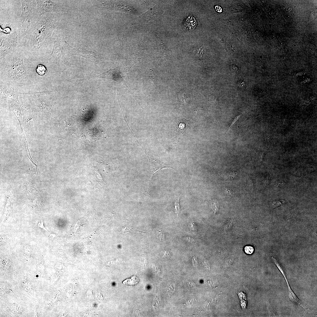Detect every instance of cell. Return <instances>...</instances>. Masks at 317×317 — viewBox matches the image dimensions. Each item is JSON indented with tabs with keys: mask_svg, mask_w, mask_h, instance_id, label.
<instances>
[{
	"mask_svg": "<svg viewBox=\"0 0 317 317\" xmlns=\"http://www.w3.org/2000/svg\"><path fill=\"white\" fill-rule=\"evenodd\" d=\"M0 97L21 103L19 97L23 93L19 89L0 82Z\"/></svg>",
	"mask_w": 317,
	"mask_h": 317,
	"instance_id": "obj_11",
	"label": "cell"
},
{
	"mask_svg": "<svg viewBox=\"0 0 317 317\" xmlns=\"http://www.w3.org/2000/svg\"><path fill=\"white\" fill-rule=\"evenodd\" d=\"M237 86L239 89H243L245 88V82L242 80H240L237 82Z\"/></svg>",
	"mask_w": 317,
	"mask_h": 317,
	"instance_id": "obj_26",
	"label": "cell"
},
{
	"mask_svg": "<svg viewBox=\"0 0 317 317\" xmlns=\"http://www.w3.org/2000/svg\"><path fill=\"white\" fill-rule=\"evenodd\" d=\"M24 58L22 48L0 58V81L27 93L31 92L35 84L28 77Z\"/></svg>",
	"mask_w": 317,
	"mask_h": 317,
	"instance_id": "obj_2",
	"label": "cell"
},
{
	"mask_svg": "<svg viewBox=\"0 0 317 317\" xmlns=\"http://www.w3.org/2000/svg\"><path fill=\"white\" fill-rule=\"evenodd\" d=\"M208 100L210 102L214 104L217 103V97L213 95H210L209 96Z\"/></svg>",
	"mask_w": 317,
	"mask_h": 317,
	"instance_id": "obj_22",
	"label": "cell"
},
{
	"mask_svg": "<svg viewBox=\"0 0 317 317\" xmlns=\"http://www.w3.org/2000/svg\"><path fill=\"white\" fill-rule=\"evenodd\" d=\"M285 201L284 200H277L274 201L272 203V206L273 209L281 206L285 203Z\"/></svg>",
	"mask_w": 317,
	"mask_h": 317,
	"instance_id": "obj_21",
	"label": "cell"
},
{
	"mask_svg": "<svg viewBox=\"0 0 317 317\" xmlns=\"http://www.w3.org/2000/svg\"><path fill=\"white\" fill-rule=\"evenodd\" d=\"M271 258L274 263L275 264V265L279 269V270L281 272V273L284 276L285 278L288 286L289 296L290 300L291 301L295 302L296 303H297L299 305L302 306L303 308H304L305 309H306L304 307H303V306L301 304V301H300L297 298V297L295 295V294L294 293L293 291L291 289L290 287L289 286V284L288 283L286 276H285V275L282 268L280 267L278 261H277L276 259L274 258L273 257H272Z\"/></svg>",
	"mask_w": 317,
	"mask_h": 317,
	"instance_id": "obj_15",
	"label": "cell"
},
{
	"mask_svg": "<svg viewBox=\"0 0 317 317\" xmlns=\"http://www.w3.org/2000/svg\"><path fill=\"white\" fill-rule=\"evenodd\" d=\"M37 225L39 228L42 229L45 231H47L44 226V223L43 221H39Z\"/></svg>",
	"mask_w": 317,
	"mask_h": 317,
	"instance_id": "obj_31",
	"label": "cell"
},
{
	"mask_svg": "<svg viewBox=\"0 0 317 317\" xmlns=\"http://www.w3.org/2000/svg\"><path fill=\"white\" fill-rule=\"evenodd\" d=\"M175 212L176 213H178L180 210V208L179 206V199H177L176 200L175 204Z\"/></svg>",
	"mask_w": 317,
	"mask_h": 317,
	"instance_id": "obj_28",
	"label": "cell"
},
{
	"mask_svg": "<svg viewBox=\"0 0 317 317\" xmlns=\"http://www.w3.org/2000/svg\"><path fill=\"white\" fill-rule=\"evenodd\" d=\"M240 116H241V115H237V116H236L235 117V118H234V119L232 121L230 125V126H229V127L227 128V130L226 131V132H227V131H228L231 129V128L232 127L233 124L240 117Z\"/></svg>",
	"mask_w": 317,
	"mask_h": 317,
	"instance_id": "obj_27",
	"label": "cell"
},
{
	"mask_svg": "<svg viewBox=\"0 0 317 317\" xmlns=\"http://www.w3.org/2000/svg\"><path fill=\"white\" fill-rule=\"evenodd\" d=\"M52 92L47 90L25 93L30 103L41 119L47 121L50 126L53 125L56 121V106Z\"/></svg>",
	"mask_w": 317,
	"mask_h": 317,
	"instance_id": "obj_3",
	"label": "cell"
},
{
	"mask_svg": "<svg viewBox=\"0 0 317 317\" xmlns=\"http://www.w3.org/2000/svg\"><path fill=\"white\" fill-rule=\"evenodd\" d=\"M51 38L53 42V48L46 60L47 63L57 64L63 68L69 67L70 64L65 57L61 48L57 28L53 31Z\"/></svg>",
	"mask_w": 317,
	"mask_h": 317,
	"instance_id": "obj_8",
	"label": "cell"
},
{
	"mask_svg": "<svg viewBox=\"0 0 317 317\" xmlns=\"http://www.w3.org/2000/svg\"><path fill=\"white\" fill-rule=\"evenodd\" d=\"M184 118H178L173 124L171 136V140L173 144L179 142L182 135L190 125L195 123Z\"/></svg>",
	"mask_w": 317,
	"mask_h": 317,
	"instance_id": "obj_9",
	"label": "cell"
},
{
	"mask_svg": "<svg viewBox=\"0 0 317 317\" xmlns=\"http://www.w3.org/2000/svg\"><path fill=\"white\" fill-rule=\"evenodd\" d=\"M40 15L47 13L68 12V9L62 4L49 0H36Z\"/></svg>",
	"mask_w": 317,
	"mask_h": 317,
	"instance_id": "obj_10",
	"label": "cell"
},
{
	"mask_svg": "<svg viewBox=\"0 0 317 317\" xmlns=\"http://www.w3.org/2000/svg\"><path fill=\"white\" fill-rule=\"evenodd\" d=\"M253 247L250 246H247L245 248V251L246 253L248 254H251L254 251Z\"/></svg>",
	"mask_w": 317,
	"mask_h": 317,
	"instance_id": "obj_24",
	"label": "cell"
},
{
	"mask_svg": "<svg viewBox=\"0 0 317 317\" xmlns=\"http://www.w3.org/2000/svg\"><path fill=\"white\" fill-rule=\"evenodd\" d=\"M182 237L183 239L186 240L192 243H195L198 241L197 240L195 239V238L193 237L188 236H183Z\"/></svg>",
	"mask_w": 317,
	"mask_h": 317,
	"instance_id": "obj_23",
	"label": "cell"
},
{
	"mask_svg": "<svg viewBox=\"0 0 317 317\" xmlns=\"http://www.w3.org/2000/svg\"><path fill=\"white\" fill-rule=\"evenodd\" d=\"M156 238L160 241L163 240L164 239V234L160 231L156 233Z\"/></svg>",
	"mask_w": 317,
	"mask_h": 317,
	"instance_id": "obj_25",
	"label": "cell"
},
{
	"mask_svg": "<svg viewBox=\"0 0 317 317\" xmlns=\"http://www.w3.org/2000/svg\"><path fill=\"white\" fill-rule=\"evenodd\" d=\"M106 78L114 80L118 83L124 82L121 75V72L119 69L113 68L100 75H90L87 77L82 80L94 78Z\"/></svg>",
	"mask_w": 317,
	"mask_h": 317,
	"instance_id": "obj_12",
	"label": "cell"
},
{
	"mask_svg": "<svg viewBox=\"0 0 317 317\" xmlns=\"http://www.w3.org/2000/svg\"><path fill=\"white\" fill-rule=\"evenodd\" d=\"M11 110L14 113L18 119L21 129L22 128V114L21 104L17 102L9 100Z\"/></svg>",
	"mask_w": 317,
	"mask_h": 317,
	"instance_id": "obj_16",
	"label": "cell"
},
{
	"mask_svg": "<svg viewBox=\"0 0 317 317\" xmlns=\"http://www.w3.org/2000/svg\"><path fill=\"white\" fill-rule=\"evenodd\" d=\"M225 191L229 195H233V193L232 192V190L230 189H228L227 188H225Z\"/></svg>",
	"mask_w": 317,
	"mask_h": 317,
	"instance_id": "obj_32",
	"label": "cell"
},
{
	"mask_svg": "<svg viewBox=\"0 0 317 317\" xmlns=\"http://www.w3.org/2000/svg\"><path fill=\"white\" fill-rule=\"evenodd\" d=\"M20 1V28L27 34L35 26L41 16L36 0H22Z\"/></svg>",
	"mask_w": 317,
	"mask_h": 317,
	"instance_id": "obj_6",
	"label": "cell"
},
{
	"mask_svg": "<svg viewBox=\"0 0 317 317\" xmlns=\"http://www.w3.org/2000/svg\"><path fill=\"white\" fill-rule=\"evenodd\" d=\"M159 11L156 9H152L136 18L138 23L147 22L151 20H155L159 16Z\"/></svg>",
	"mask_w": 317,
	"mask_h": 317,
	"instance_id": "obj_14",
	"label": "cell"
},
{
	"mask_svg": "<svg viewBox=\"0 0 317 317\" xmlns=\"http://www.w3.org/2000/svg\"><path fill=\"white\" fill-rule=\"evenodd\" d=\"M53 13L42 15L35 26L26 34L22 48L25 58L29 62L46 60L50 54L49 42L53 31L57 28Z\"/></svg>",
	"mask_w": 317,
	"mask_h": 317,
	"instance_id": "obj_1",
	"label": "cell"
},
{
	"mask_svg": "<svg viewBox=\"0 0 317 317\" xmlns=\"http://www.w3.org/2000/svg\"><path fill=\"white\" fill-rule=\"evenodd\" d=\"M59 40L60 46L62 47L64 51L70 56L73 55L81 56L89 61L95 64L100 62L104 59L103 55L96 51L80 50L73 48L66 41L63 35L60 36Z\"/></svg>",
	"mask_w": 317,
	"mask_h": 317,
	"instance_id": "obj_7",
	"label": "cell"
},
{
	"mask_svg": "<svg viewBox=\"0 0 317 317\" xmlns=\"http://www.w3.org/2000/svg\"><path fill=\"white\" fill-rule=\"evenodd\" d=\"M148 156L149 161V169L150 178L157 171L163 168H173L168 165L158 160L153 156L145 152Z\"/></svg>",
	"mask_w": 317,
	"mask_h": 317,
	"instance_id": "obj_13",
	"label": "cell"
},
{
	"mask_svg": "<svg viewBox=\"0 0 317 317\" xmlns=\"http://www.w3.org/2000/svg\"><path fill=\"white\" fill-rule=\"evenodd\" d=\"M26 33L20 28L12 33H0V58L22 48L24 45Z\"/></svg>",
	"mask_w": 317,
	"mask_h": 317,
	"instance_id": "obj_5",
	"label": "cell"
},
{
	"mask_svg": "<svg viewBox=\"0 0 317 317\" xmlns=\"http://www.w3.org/2000/svg\"><path fill=\"white\" fill-rule=\"evenodd\" d=\"M19 100L22 110V131H24L28 141L30 142L40 126L41 119L30 103L24 93L21 95Z\"/></svg>",
	"mask_w": 317,
	"mask_h": 317,
	"instance_id": "obj_4",
	"label": "cell"
},
{
	"mask_svg": "<svg viewBox=\"0 0 317 317\" xmlns=\"http://www.w3.org/2000/svg\"><path fill=\"white\" fill-rule=\"evenodd\" d=\"M215 8L216 11L218 12L221 13L222 11V9L220 6H216Z\"/></svg>",
	"mask_w": 317,
	"mask_h": 317,
	"instance_id": "obj_33",
	"label": "cell"
},
{
	"mask_svg": "<svg viewBox=\"0 0 317 317\" xmlns=\"http://www.w3.org/2000/svg\"><path fill=\"white\" fill-rule=\"evenodd\" d=\"M138 278L134 276L131 277V279H127L123 282V283L126 285H134L138 282Z\"/></svg>",
	"mask_w": 317,
	"mask_h": 317,
	"instance_id": "obj_18",
	"label": "cell"
},
{
	"mask_svg": "<svg viewBox=\"0 0 317 317\" xmlns=\"http://www.w3.org/2000/svg\"><path fill=\"white\" fill-rule=\"evenodd\" d=\"M230 68L231 71L233 72H237L239 70V68L236 65L232 64L230 66Z\"/></svg>",
	"mask_w": 317,
	"mask_h": 317,
	"instance_id": "obj_29",
	"label": "cell"
},
{
	"mask_svg": "<svg viewBox=\"0 0 317 317\" xmlns=\"http://www.w3.org/2000/svg\"><path fill=\"white\" fill-rule=\"evenodd\" d=\"M188 227L191 230H195L196 228L195 223L193 221H191L188 225Z\"/></svg>",
	"mask_w": 317,
	"mask_h": 317,
	"instance_id": "obj_30",
	"label": "cell"
},
{
	"mask_svg": "<svg viewBox=\"0 0 317 317\" xmlns=\"http://www.w3.org/2000/svg\"><path fill=\"white\" fill-rule=\"evenodd\" d=\"M36 72L39 75H43L46 73L47 70L43 65H38L36 68Z\"/></svg>",
	"mask_w": 317,
	"mask_h": 317,
	"instance_id": "obj_19",
	"label": "cell"
},
{
	"mask_svg": "<svg viewBox=\"0 0 317 317\" xmlns=\"http://www.w3.org/2000/svg\"><path fill=\"white\" fill-rule=\"evenodd\" d=\"M185 24L190 30H193L196 25V22L194 17L189 16L186 19Z\"/></svg>",
	"mask_w": 317,
	"mask_h": 317,
	"instance_id": "obj_17",
	"label": "cell"
},
{
	"mask_svg": "<svg viewBox=\"0 0 317 317\" xmlns=\"http://www.w3.org/2000/svg\"><path fill=\"white\" fill-rule=\"evenodd\" d=\"M210 204L211 208L214 211L215 213L217 211L218 209L219 205L216 200L214 199L211 200L210 201Z\"/></svg>",
	"mask_w": 317,
	"mask_h": 317,
	"instance_id": "obj_20",
	"label": "cell"
}]
</instances>
